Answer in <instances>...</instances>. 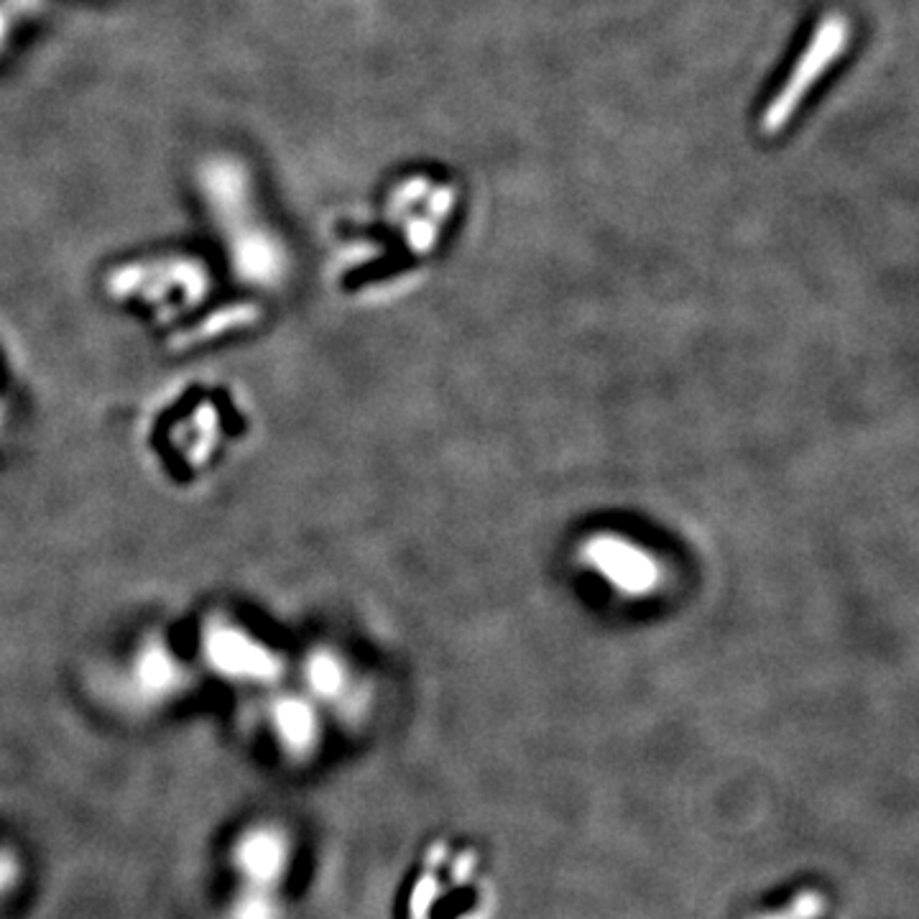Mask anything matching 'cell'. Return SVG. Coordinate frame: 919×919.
Wrapping results in <instances>:
<instances>
[{"label": "cell", "mask_w": 919, "mask_h": 919, "mask_svg": "<svg viewBox=\"0 0 919 919\" xmlns=\"http://www.w3.org/2000/svg\"><path fill=\"white\" fill-rule=\"evenodd\" d=\"M295 864V841L276 823H256L235 835L231 868L241 886L281 891L284 878Z\"/></svg>", "instance_id": "cell-1"}, {"label": "cell", "mask_w": 919, "mask_h": 919, "mask_svg": "<svg viewBox=\"0 0 919 919\" xmlns=\"http://www.w3.org/2000/svg\"><path fill=\"white\" fill-rule=\"evenodd\" d=\"M590 565L626 592L649 590L656 583V565L644 549L623 539H598L588 549Z\"/></svg>", "instance_id": "cell-2"}, {"label": "cell", "mask_w": 919, "mask_h": 919, "mask_svg": "<svg viewBox=\"0 0 919 919\" xmlns=\"http://www.w3.org/2000/svg\"><path fill=\"white\" fill-rule=\"evenodd\" d=\"M274 726H276V738L284 751L304 756L314 748L317 744V720L314 713L309 710V705L299 701H287L276 707L274 713Z\"/></svg>", "instance_id": "cell-3"}, {"label": "cell", "mask_w": 919, "mask_h": 919, "mask_svg": "<svg viewBox=\"0 0 919 919\" xmlns=\"http://www.w3.org/2000/svg\"><path fill=\"white\" fill-rule=\"evenodd\" d=\"M223 919H287V905L281 891L238 886V891L227 901Z\"/></svg>", "instance_id": "cell-4"}, {"label": "cell", "mask_w": 919, "mask_h": 919, "mask_svg": "<svg viewBox=\"0 0 919 919\" xmlns=\"http://www.w3.org/2000/svg\"><path fill=\"white\" fill-rule=\"evenodd\" d=\"M19 884V861L11 851L0 848V901L15 889Z\"/></svg>", "instance_id": "cell-5"}, {"label": "cell", "mask_w": 919, "mask_h": 919, "mask_svg": "<svg viewBox=\"0 0 919 919\" xmlns=\"http://www.w3.org/2000/svg\"><path fill=\"white\" fill-rule=\"evenodd\" d=\"M151 666H153V672L161 674V664L157 662V659H151ZM167 672H169V670H164V674H167ZM161 682H164V687H167V677H151L149 685H151V687H161Z\"/></svg>", "instance_id": "cell-6"}]
</instances>
